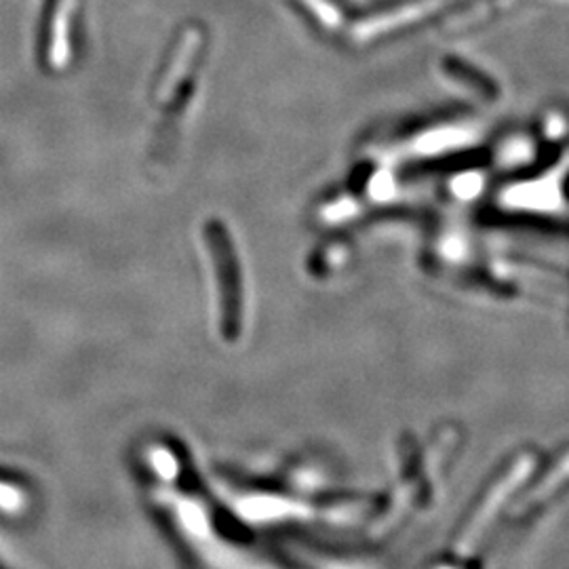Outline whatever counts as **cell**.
<instances>
[{"instance_id": "obj_1", "label": "cell", "mask_w": 569, "mask_h": 569, "mask_svg": "<svg viewBox=\"0 0 569 569\" xmlns=\"http://www.w3.org/2000/svg\"><path fill=\"white\" fill-rule=\"evenodd\" d=\"M23 505L21 500V493L13 486H7V483H0V510L4 512H18Z\"/></svg>"}]
</instances>
